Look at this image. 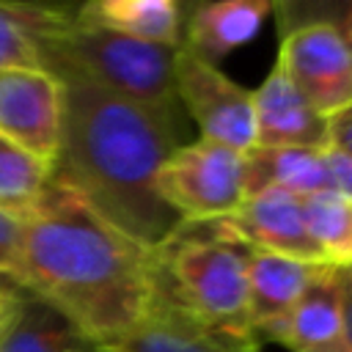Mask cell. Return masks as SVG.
<instances>
[{"instance_id": "obj_25", "label": "cell", "mask_w": 352, "mask_h": 352, "mask_svg": "<svg viewBox=\"0 0 352 352\" xmlns=\"http://www.w3.org/2000/svg\"><path fill=\"white\" fill-rule=\"evenodd\" d=\"M330 22H333L336 30L341 33V38H344V44H346V50H349V55H352V3L344 6L341 14H338V19H330Z\"/></svg>"}, {"instance_id": "obj_8", "label": "cell", "mask_w": 352, "mask_h": 352, "mask_svg": "<svg viewBox=\"0 0 352 352\" xmlns=\"http://www.w3.org/2000/svg\"><path fill=\"white\" fill-rule=\"evenodd\" d=\"M0 135L55 165L63 138V82L41 66L0 72Z\"/></svg>"}, {"instance_id": "obj_4", "label": "cell", "mask_w": 352, "mask_h": 352, "mask_svg": "<svg viewBox=\"0 0 352 352\" xmlns=\"http://www.w3.org/2000/svg\"><path fill=\"white\" fill-rule=\"evenodd\" d=\"M157 275L173 300L201 322L250 336L248 311V261L245 248L220 220L184 223L154 250Z\"/></svg>"}, {"instance_id": "obj_2", "label": "cell", "mask_w": 352, "mask_h": 352, "mask_svg": "<svg viewBox=\"0 0 352 352\" xmlns=\"http://www.w3.org/2000/svg\"><path fill=\"white\" fill-rule=\"evenodd\" d=\"M63 82V138L52 176L146 250L162 248L182 217L160 198L157 173L179 143V113L121 99L82 77Z\"/></svg>"}, {"instance_id": "obj_14", "label": "cell", "mask_w": 352, "mask_h": 352, "mask_svg": "<svg viewBox=\"0 0 352 352\" xmlns=\"http://www.w3.org/2000/svg\"><path fill=\"white\" fill-rule=\"evenodd\" d=\"M280 346L289 352H349L341 316L338 270L316 267L294 302Z\"/></svg>"}, {"instance_id": "obj_24", "label": "cell", "mask_w": 352, "mask_h": 352, "mask_svg": "<svg viewBox=\"0 0 352 352\" xmlns=\"http://www.w3.org/2000/svg\"><path fill=\"white\" fill-rule=\"evenodd\" d=\"M341 283V316H344V338L352 352V270H338Z\"/></svg>"}, {"instance_id": "obj_12", "label": "cell", "mask_w": 352, "mask_h": 352, "mask_svg": "<svg viewBox=\"0 0 352 352\" xmlns=\"http://www.w3.org/2000/svg\"><path fill=\"white\" fill-rule=\"evenodd\" d=\"M316 267L286 256H272L261 250H250L248 261V333L256 344L261 341H283L289 314L308 286Z\"/></svg>"}, {"instance_id": "obj_13", "label": "cell", "mask_w": 352, "mask_h": 352, "mask_svg": "<svg viewBox=\"0 0 352 352\" xmlns=\"http://www.w3.org/2000/svg\"><path fill=\"white\" fill-rule=\"evenodd\" d=\"M275 6L270 0H214L190 11L182 28V47L206 63H220L234 50L245 47L267 14Z\"/></svg>"}, {"instance_id": "obj_23", "label": "cell", "mask_w": 352, "mask_h": 352, "mask_svg": "<svg viewBox=\"0 0 352 352\" xmlns=\"http://www.w3.org/2000/svg\"><path fill=\"white\" fill-rule=\"evenodd\" d=\"M327 146L352 157V104L338 116L327 118Z\"/></svg>"}, {"instance_id": "obj_19", "label": "cell", "mask_w": 352, "mask_h": 352, "mask_svg": "<svg viewBox=\"0 0 352 352\" xmlns=\"http://www.w3.org/2000/svg\"><path fill=\"white\" fill-rule=\"evenodd\" d=\"M52 179V165L0 135V209L25 214Z\"/></svg>"}, {"instance_id": "obj_6", "label": "cell", "mask_w": 352, "mask_h": 352, "mask_svg": "<svg viewBox=\"0 0 352 352\" xmlns=\"http://www.w3.org/2000/svg\"><path fill=\"white\" fill-rule=\"evenodd\" d=\"M173 85L179 107L198 124L204 140L223 143L236 151L253 148V99L220 66L206 63L184 47L173 55Z\"/></svg>"}, {"instance_id": "obj_3", "label": "cell", "mask_w": 352, "mask_h": 352, "mask_svg": "<svg viewBox=\"0 0 352 352\" xmlns=\"http://www.w3.org/2000/svg\"><path fill=\"white\" fill-rule=\"evenodd\" d=\"M38 63L55 77H82L135 104L179 113L173 85L176 50L135 41L104 28L82 25L72 8H55L36 36Z\"/></svg>"}, {"instance_id": "obj_18", "label": "cell", "mask_w": 352, "mask_h": 352, "mask_svg": "<svg viewBox=\"0 0 352 352\" xmlns=\"http://www.w3.org/2000/svg\"><path fill=\"white\" fill-rule=\"evenodd\" d=\"M300 212L322 261L333 270H352V201L322 190L300 198Z\"/></svg>"}, {"instance_id": "obj_22", "label": "cell", "mask_w": 352, "mask_h": 352, "mask_svg": "<svg viewBox=\"0 0 352 352\" xmlns=\"http://www.w3.org/2000/svg\"><path fill=\"white\" fill-rule=\"evenodd\" d=\"M322 162H324V176H327V190L352 201V157L324 146L322 148Z\"/></svg>"}, {"instance_id": "obj_20", "label": "cell", "mask_w": 352, "mask_h": 352, "mask_svg": "<svg viewBox=\"0 0 352 352\" xmlns=\"http://www.w3.org/2000/svg\"><path fill=\"white\" fill-rule=\"evenodd\" d=\"M52 6L0 3V72L19 66H41L36 36L52 19Z\"/></svg>"}, {"instance_id": "obj_17", "label": "cell", "mask_w": 352, "mask_h": 352, "mask_svg": "<svg viewBox=\"0 0 352 352\" xmlns=\"http://www.w3.org/2000/svg\"><path fill=\"white\" fill-rule=\"evenodd\" d=\"M261 190H283L297 198L327 190L322 148L253 146L245 151V198Z\"/></svg>"}, {"instance_id": "obj_15", "label": "cell", "mask_w": 352, "mask_h": 352, "mask_svg": "<svg viewBox=\"0 0 352 352\" xmlns=\"http://www.w3.org/2000/svg\"><path fill=\"white\" fill-rule=\"evenodd\" d=\"M0 352H94V344L60 311L16 283L0 316Z\"/></svg>"}, {"instance_id": "obj_16", "label": "cell", "mask_w": 352, "mask_h": 352, "mask_svg": "<svg viewBox=\"0 0 352 352\" xmlns=\"http://www.w3.org/2000/svg\"><path fill=\"white\" fill-rule=\"evenodd\" d=\"M74 19L82 25L104 28L110 33L168 47H182L184 14L173 0H94L72 8Z\"/></svg>"}, {"instance_id": "obj_21", "label": "cell", "mask_w": 352, "mask_h": 352, "mask_svg": "<svg viewBox=\"0 0 352 352\" xmlns=\"http://www.w3.org/2000/svg\"><path fill=\"white\" fill-rule=\"evenodd\" d=\"M22 234H25V217L0 209V278L14 280L22 253Z\"/></svg>"}, {"instance_id": "obj_1", "label": "cell", "mask_w": 352, "mask_h": 352, "mask_svg": "<svg viewBox=\"0 0 352 352\" xmlns=\"http://www.w3.org/2000/svg\"><path fill=\"white\" fill-rule=\"evenodd\" d=\"M22 217L14 283L60 311L94 346L124 338L154 297V250L110 226L58 176Z\"/></svg>"}, {"instance_id": "obj_26", "label": "cell", "mask_w": 352, "mask_h": 352, "mask_svg": "<svg viewBox=\"0 0 352 352\" xmlns=\"http://www.w3.org/2000/svg\"><path fill=\"white\" fill-rule=\"evenodd\" d=\"M14 289H16V283H14V280H8V278H0V316H3V314H6V308L11 305Z\"/></svg>"}, {"instance_id": "obj_10", "label": "cell", "mask_w": 352, "mask_h": 352, "mask_svg": "<svg viewBox=\"0 0 352 352\" xmlns=\"http://www.w3.org/2000/svg\"><path fill=\"white\" fill-rule=\"evenodd\" d=\"M220 223L250 250L286 256L305 264H324L302 223L300 198L292 192L261 190L256 195H248Z\"/></svg>"}, {"instance_id": "obj_11", "label": "cell", "mask_w": 352, "mask_h": 352, "mask_svg": "<svg viewBox=\"0 0 352 352\" xmlns=\"http://www.w3.org/2000/svg\"><path fill=\"white\" fill-rule=\"evenodd\" d=\"M253 99V146L278 148V146H327V118H322L294 88L283 63L275 58V66L261 80Z\"/></svg>"}, {"instance_id": "obj_9", "label": "cell", "mask_w": 352, "mask_h": 352, "mask_svg": "<svg viewBox=\"0 0 352 352\" xmlns=\"http://www.w3.org/2000/svg\"><path fill=\"white\" fill-rule=\"evenodd\" d=\"M96 352H258V344L250 336L226 333L192 316L157 275L154 297L140 322L116 344L96 346Z\"/></svg>"}, {"instance_id": "obj_7", "label": "cell", "mask_w": 352, "mask_h": 352, "mask_svg": "<svg viewBox=\"0 0 352 352\" xmlns=\"http://www.w3.org/2000/svg\"><path fill=\"white\" fill-rule=\"evenodd\" d=\"M278 60L322 118H333L352 104V55L330 19L292 28L280 38Z\"/></svg>"}, {"instance_id": "obj_5", "label": "cell", "mask_w": 352, "mask_h": 352, "mask_svg": "<svg viewBox=\"0 0 352 352\" xmlns=\"http://www.w3.org/2000/svg\"><path fill=\"white\" fill-rule=\"evenodd\" d=\"M160 198L184 220H223L245 201V154L214 140L176 146L157 173Z\"/></svg>"}, {"instance_id": "obj_27", "label": "cell", "mask_w": 352, "mask_h": 352, "mask_svg": "<svg viewBox=\"0 0 352 352\" xmlns=\"http://www.w3.org/2000/svg\"><path fill=\"white\" fill-rule=\"evenodd\" d=\"M94 352H96V346H94Z\"/></svg>"}]
</instances>
